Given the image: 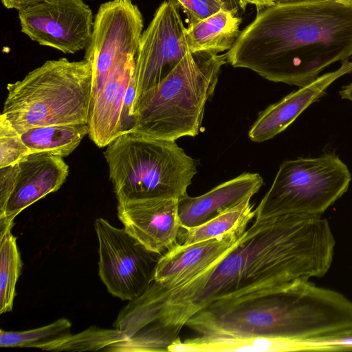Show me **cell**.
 Masks as SVG:
<instances>
[{
    "label": "cell",
    "instance_id": "obj_1",
    "mask_svg": "<svg viewBox=\"0 0 352 352\" xmlns=\"http://www.w3.org/2000/svg\"><path fill=\"white\" fill-rule=\"evenodd\" d=\"M335 245L321 215L255 216L220 262L177 289H163L158 322L180 331L198 312L217 314L282 292L296 280L322 277Z\"/></svg>",
    "mask_w": 352,
    "mask_h": 352
},
{
    "label": "cell",
    "instance_id": "obj_2",
    "mask_svg": "<svg viewBox=\"0 0 352 352\" xmlns=\"http://www.w3.org/2000/svg\"><path fill=\"white\" fill-rule=\"evenodd\" d=\"M226 54L234 67L304 87L352 56V6L330 0L275 3L257 11Z\"/></svg>",
    "mask_w": 352,
    "mask_h": 352
},
{
    "label": "cell",
    "instance_id": "obj_3",
    "mask_svg": "<svg viewBox=\"0 0 352 352\" xmlns=\"http://www.w3.org/2000/svg\"><path fill=\"white\" fill-rule=\"evenodd\" d=\"M185 326L204 336L305 340L352 329V301L309 280L217 314L200 311Z\"/></svg>",
    "mask_w": 352,
    "mask_h": 352
},
{
    "label": "cell",
    "instance_id": "obj_4",
    "mask_svg": "<svg viewBox=\"0 0 352 352\" xmlns=\"http://www.w3.org/2000/svg\"><path fill=\"white\" fill-rule=\"evenodd\" d=\"M226 63V53L188 52L164 80L135 102L133 132L170 141L198 135L206 104Z\"/></svg>",
    "mask_w": 352,
    "mask_h": 352
},
{
    "label": "cell",
    "instance_id": "obj_5",
    "mask_svg": "<svg viewBox=\"0 0 352 352\" xmlns=\"http://www.w3.org/2000/svg\"><path fill=\"white\" fill-rule=\"evenodd\" d=\"M1 111L21 134L38 126L87 124L92 67L86 59L47 60L22 80L7 85Z\"/></svg>",
    "mask_w": 352,
    "mask_h": 352
},
{
    "label": "cell",
    "instance_id": "obj_6",
    "mask_svg": "<svg viewBox=\"0 0 352 352\" xmlns=\"http://www.w3.org/2000/svg\"><path fill=\"white\" fill-rule=\"evenodd\" d=\"M118 202L186 195L198 162L175 141L135 132L120 135L104 153Z\"/></svg>",
    "mask_w": 352,
    "mask_h": 352
},
{
    "label": "cell",
    "instance_id": "obj_7",
    "mask_svg": "<svg viewBox=\"0 0 352 352\" xmlns=\"http://www.w3.org/2000/svg\"><path fill=\"white\" fill-rule=\"evenodd\" d=\"M347 166L333 153L283 162L255 210V216L322 215L346 191Z\"/></svg>",
    "mask_w": 352,
    "mask_h": 352
},
{
    "label": "cell",
    "instance_id": "obj_8",
    "mask_svg": "<svg viewBox=\"0 0 352 352\" xmlns=\"http://www.w3.org/2000/svg\"><path fill=\"white\" fill-rule=\"evenodd\" d=\"M98 274L108 292L122 300L141 296L154 280L162 254L146 249L125 229L98 218Z\"/></svg>",
    "mask_w": 352,
    "mask_h": 352
},
{
    "label": "cell",
    "instance_id": "obj_9",
    "mask_svg": "<svg viewBox=\"0 0 352 352\" xmlns=\"http://www.w3.org/2000/svg\"><path fill=\"white\" fill-rule=\"evenodd\" d=\"M174 0L162 2L140 36L135 62V102L164 80L189 50L186 28Z\"/></svg>",
    "mask_w": 352,
    "mask_h": 352
},
{
    "label": "cell",
    "instance_id": "obj_10",
    "mask_svg": "<svg viewBox=\"0 0 352 352\" xmlns=\"http://www.w3.org/2000/svg\"><path fill=\"white\" fill-rule=\"evenodd\" d=\"M21 32L39 45L64 54L85 50L94 18L84 0H44L18 10Z\"/></svg>",
    "mask_w": 352,
    "mask_h": 352
},
{
    "label": "cell",
    "instance_id": "obj_11",
    "mask_svg": "<svg viewBox=\"0 0 352 352\" xmlns=\"http://www.w3.org/2000/svg\"><path fill=\"white\" fill-rule=\"evenodd\" d=\"M137 52H129L120 58L100 91L91 99L88 135L99 148L107 147L134 129Z\"/></svg>",
    "mask_w": 352,
    "mask_h": 352
},
{
    "label": "cell",
    "instance_id": "obj_12",
    "mask_svg": "<svg viewBox=\"0 0 352 352\" xmlns=\"http://www.w3.org/2000/svg\"><path fill=\"white\" fill-rule=\"evenodd\" d=\"M248 225L188 245L179 243L162 254L153 281L166 291L177 289L220 262L237 244Z\"/></svg>",
    "mask_w": 352,
    "mask_h": 352
},
{
    "label": "cell",
    "instance_id": "obj_13",
    "mask_svg": "<svg viewBox=\"0 0 352 352\" xmlns=\"http://www.w3.org/2000/svg\"><path fill=\"white\" fill-rule=\"evenodd\" d=\"M178 199L153 198L118 202L125 230L148 250L163 254L178 243Z\"/></svg>",
    "mask_w": 352,
    "mask_h": 352
},
{
    "label": "cell",
    "instance_id": "obj_14",
    "mask_svg": "<svg viewBox=\"0 0 352 352\" xmlns=\"http://www.w3.org/2000/svg\"><path fill=\"white\" fill-rule=\"evenodd\" d=\"M17 164L13 190L0 214V232L13 227L14 218L26 208L57 191L69 173L63 157L48 153H32Z\"/></svg>",
    "mask_w": 352,
    "mask_h": 352
},
{
    "label": "cell",
    "instance_id": "obj_15",
    "mask_svg": "<svg viewBox=\"0 0 352 352\" xmlns=\"http://www.w3.org/2000/svg\"><path fill=\"white\" fill-rule=\"evenodd\" d=\"M352 72V61L346 59L336 70L318 76L258 113L248 137L252 142H263L286 129L312 103L318 100L337 79Z\"/></svg>",
    "mask_w": 352,
    "mask_h": 352
},
{
    "label": "cell",
    "instance_id": "obj_16",
    "mask_svg": "<svg viewBox=\"0 0 352 352\" xmlns=\"http://www.w3.org/2000/svg\"><path fill=\"white\" fill-rule=\"evenodd\" d=\"M263 184L258 173H243L197 197L187 194L178 200L181 227L199 226L242 201L251 199Z\"/></svg>",
    "mask_w": 352,
    "mask_h": 352
},
{
    "label": "cell",
    "instance_id": "obj_17",
    "mask_svg": "<svg viewBox=\"0 0 352 352\" xmlns=\"http://www.w3.org/2000/svg\"><path fill=\"white\" fill-rule=\"evenodd\" d=\"M241 18L221 9L195 23L188 25L186 36L190 52L218 54L230 50L240 34Z\"/></svg>",
    "mask_w": 352,
    "mask_h": 352
},
{
    "label": "cell",
    "instance_id": "obj_18",
    "mask_svg": "<svg viewBox=\"0 0 352 352\" xmlns=\"http://www.w3.org/2000/svg\"><path fill=\"white\" fill-rule=\"evenodd\" d=\"M87 135H89L87 124L38 126L21 134L32 153H48L62 157L71 154Z\"/></svg>",
    "mask_w": 352,
    "mask_h": 352
},
{
    "label": "cell",
    "instance_id": "obj_19",
    "mask_svg": "<svg viewBox=\"0 0 352 352\" xmlns=\"http://www.w3.org/2000/svg\"><path fill=\"white\" fill-rule=\"evenodd\" d=\"M248 199L210 220L195 227H181L178 243L188 245L208 240L229 232L243 225H248L255 217V210Z\"/></svg>",
    "mask_w": 352,
    "mask_h": 352
},
{
    "label": "cell",
    "instance_id": "obj_20",
    "mask_svg": "<svg viewBox=\"0 0 352 352\" xmlns=\"http://www.w3.org/2000/svg\"><path fill=\"white\" fill-rule=\"evenodd\" d=\"M127 337L117 329L91 327L76 334H65L41 344L37 349L50 351H110Z\"/></svg>",
    "mask_w": 352,
    "mask_h": 352
},
{
    "label": "cell",
    "instance_id": "obj_21",
    "mask_svg": "<svg viewBox=\"0 0 352 352\" xmlns=\"http://www.w3.org/2000/svg\"><path fill=\"white\" fill-rule=\"evenodd\" d=\"M12 228L0 232V314L11 311L22 261Z\"/></svg>",
    "mask_w": 352,
    "mask_h": 352
},
{
    "label": "cell",
    "instance_id": "obj_22",
    "mask_svg": "<svg viewBox=\"0 0 352 352\" xmlns=\"http://www.w3.org/2000/svg\"><path fill=\"white\" fill-rule=\"evenodd\" d=\"M71 322L59 318L52 323L38 328L19 331L1 329V347L37 348L38 345L69 333Z\"/></svg>",
    "mask_w": 352,
    "mask_h": 352
},
{
    "label": "cell",
    "instance_id": "obj_23",
    "mask_svg": "<svg viewBox=\"0 0 352 352\" xmlns=\"http://www.w3.org/2000/svg\"><path fill=\"white\" fill-rule=\"evenodd\" d=\"M179 333L157 324L148 325L114 345L110 351H168Z\"/></svg>",
    "mask_w": 352,
    "mask_h": 352
},
{
    "label": "cell",
    "instance_id": "obj_24",
    "mask_svg": "<svg viewBox=\"0 0 352 352\" xmlns=\"http://www.w3.org/2000/svg\"><path fill=\"white\" fill-rule=\"evenodd\" d=\"M32 153L21 134L2 114L0 116V168L17 164Z\"/></svg>",
    "mask_w": 352,
    "mask_h": 352
},
{
    "label": "cell",
    "instance_id": "obj_25",
    "mask_svg": "<svg viewBox=\"0 0 352 352\" xmlns=\"http://www.w3.org/2000/svg\"><path fill=\"white\" fill-rule=\"evenodd\" d=\"M298 351H352V329L332 334L300 340Z\"/></svg>",
    "mask_w": 352,
    "mask_h": 352
},
{
    "label": "cell",
    "instance_id": "obj_26",
    "mask_svg": "<svg viewBox=\"0 0 352 352\" xmlns=\"http://www.w3.org/2000/svg\"><path fill=\"white\" fill-rule=\"evenodd\" d=\"M186 13L188 25L195 23L223 9L215 0H174Z\"/></svg>",
    "mask_w": 352,
    "mask_h": 352
},
{
    "label": "cell",
    "instance_id": "obj_27",
    "mask_svg": "<svg viewBox=\"0 0 352 352\" xmlns=\"http://www.w3.org/2000/svg\"><path fill=\"white\" fill-rule=\"evenodd\" d=\"M18 170V164L0 168V214L12 194Z\"/></svg>",
    "mask_w": 352,
    "mask_h": 352
},
{
    "label": "cell",
    "instance_id": "obj_28",
    "mask_svg": "<svg viewBox=\"0 0 352 352\" xmlns=\"http://www.w3.org/2000/svg\"><path fill=\"white\" fill-rule=\"evenodd\" d=\"M223 9L230 11L235 14L244 12L247 4L244 0H219Z\"/></svg>",
    "mask_w": 352,
    "mask_h": 352
},
{
    "label": "cell",
    "instance_id": "obj_29",
    "mask_svg": "<svg viewBox=\"0 0 352 352\" xmlns=\"http://www.w3.org/2000/svg\"><path fill=\"white\" fill-rule=\"evenodd\" d=\"M3 6L8 9L20 10L30 4L44 0H1Z\"/></svg>",
    "mask_w": 352,
    "mask_h": 352
},
{
    "label": "cell",
    "instance_id": "obj_30",
    "mask_svg": "<svg viewBox=\"0 0 352 352\" xmlns=\"http://www.w3.org/2000/svg\"><path fill=\"white\" fill-rule=\"evenodd\" d=\"M244 1L247 5L248 3L254 5L257 11L275 4L274 0H244Z\"/></svg>",
    "mask_w": 352,
    "mask_h": 352
},
{
    "label": "cell",
    "instance_id": "obj_31",
    "mask_svg": "<svg viewBox=\"0 0 352 352\" xmlns=\"http://www.w3.org/2000/svg\"><path fill=\"white\" fill-rule=\"evenodd\" d=\"M339 94L342 99L352 102V82L343 86L339 91Z\"/></svg>",
    "mask_w": 352,
    "mask_h": 352
},
{
    "label": "cell",
    "instance_id": "obj_32",
    "mask_svg": "<svg viewBox=\"0 0 352 352\" xmlns=\"http://www.w3.org/2000/svg\"><path fill=\"white\" fill-rule=\"evenodd\" d=\"M305 0H274L275 3H288L302 1Z\"/></svg>",
    "mask_w": 352,
    "mask_h": 352
},
{
    "label": "cell",
    "instance_id": "obj_33",
    "mask_svg": "<svg viewBox=\"0 0 352 352\" xmlns=\"http://www.w3.org/2000/svg\"><path fill=\"white\" fill-rule=\"evenodd\" d=\"M338 2L344 6H352V0H330Z\"/></svg>",
    "mask_w": 352,
    "mask_h": 352
},
{
    "label": "cell",
    "instance_id": "obj_34",
    "mask_svg": "<svg viewBox=\"0 0 352 352\" xmlns=\"http://www.w3.org/2000/svg\"><path fill=\"white\" fill-rule=\"evenodd\" d=\"M215 1H219V3H221L219 0H215ZM221 5H222V4H221Z\"/></svg>",
    "mask_w": 352,
    "mask_h": 352
}]
</instances>
